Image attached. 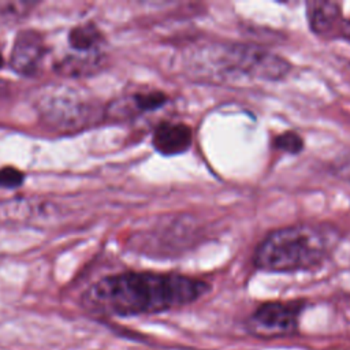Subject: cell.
<instances>
[{"mask_svg": "<svg viewBox=\"0 0 350 350\" xmlns=\"http://www.w3.org/2000/svg\"><path fill=\"white\" fill-rule=\"evenodd\" d=\"M302 308L304 304L301 301H271L261 304L247 320L249 331L264 338L291 335L297 331Z\"/></svg>", "mask_w": 350, "mask_h": 350, "instance_id": "cell-5", "label": "cell"}, {"mask_svg": "<svg viewBox=\"0 0 350 350\" xmlns=\"http://www.w3.org/2000/svg\"><path fill=\"white\" fill-rule=\"evenodd\" d=\"M306 18L310 30L323 38H336L345 16L340 7L331 1H309L306 3Z\"/></svg>", "mask_w": 350, "mask_h": 350, "instance_id": "cell-10", "label": "cell"}, {"mask_svg": "<svg viewBox=\"0 0 350 350\" xmlns=\"http://www.w3.org/2000/svg\"><path fill=\"white\" fill-rule=\"evenodd\" d=\"M31 7L33 3L26 1H0V23L23 16Z\"/></svg>", "mask_w": 350, "mask_h": 350, "instance_id": "cell-14", "label": "cell"}, {"mask_svg": "<svg viewBox=\"0 0 350 350\" xmlns=\"http://www.w3.org/2000/svg\"><path fill=\"white\" fill-rule=\"evenodd\" d=\"M168 103V96L160 90L137 92L118 98L107 108V115L115 120H126L146 112L156 111Z\"/></svg>", "mask_w": 350, "mask_h": 350, "instance_id": "cell-8", "label": "cell"}, {"mask_svg": "<svg viewBox=\"0 0 350 350\" xmlns=\"http://www.w3.org/2000/svg\"><path fill=\"white\" fill-rule=\"evenodd\" d=\"M336 38H340V40H346V41H350V19H343L339 30H338V36Z\"/></svg>", "mask_w": 350, "mask_h": 350, "instance_id": "cell-16", "label": "cell"}, {"mask_svg": "<svg viewBox=\"0 0 350 350\" xmlns=\"http://www.w3.org/2000/svg\"><path fill=\"white\" fill-rule=\"evenodd\" d=\"M273 146L282 152L290 153V154H298L304 150V139L302 137L295 131H284L273 139Z\"/></svg>", "mask_w": 350, "mask_h": 350, "instance_id": "cell-13", "label": "cell"}, {"mask_svg": "<svg viewBox=\"0 0 350 350\" xmlns=\"http://www.w3.org/2000/svg\"><path fill=\"white\" fill-rule=\"evenodd\" d=\"M152 145L163 156H176L193 145V130L182 122H160L152 134Z\"/></svg>", "mask_w": 350, "mask_h": 350, "instance_id": "cell-9", "label": "cell"}, {"mask_svg": "<svg viewBox=\"0 0 350 350\" xmlns=\"http://www.w3.org/2000/svg\"><path fill=\"white\" fill-rule=\"evenodd\" d=\"M206 56L211 68L224 77L279 81L291 68L284 57L252 44H220Z\"/></svg>", "mask_w": 350, "mask_h": 350, "instance_id": "cell-3", "label": "cell"}, {"mask_svg": "<svg viewBox=\"0 0 350 350\" xmlns=\"http://www.w3.org/2000/svg\"><path fill=\"white\" fill-rule=\"evenodd\" d=\"M342 239L329 223H297L268 232L253 254L257 269L276 273L308 271L321 265Z\"/></svg>", "mask_w": 350, "mask_h": 350, "instance_id": "cell-2", "label": "cell"}, {"mask_svg": "<svg viewBox=\"0 0 350 350\" xmlns=\"http://www.w3.org/2000/svg\"><path fill=\"white\" fill-rule=\"evenodd\" d=\"M25 180V174L14 167L0 168V187H19Z\"/></svg>", "mask_w": 350, "mask_h": 350, "instance_id": "cell-15", "label": "cell"}, {"mask_svg": "<svg viewBox=\"0 0 350 350\" xmlns=\"http://www.w3.org/2000/svg\"><path fill=\"white\" fill-rule=\"evenodd\" d=\"M41 119L52 129L75 131L96 116L97 105L86 92L67 85L45 86L36 100Z\"/></svg>", "mask_w": 350, "mask_h": 350, "instance_id": "cell-4", "label": "cell"}, {"mask_svg": "<svg viewBox=\"0 0 350 350\" xmlns=\"http://www.w3.org/2000/svg\"><path fill=\"white\" fill-rule=\"evenodd\" d=\"M46 55V45L41 33L25 29L21 30L12 44L10 53L11 68L23 77L38 72Z\"/></svg>", "mask_w": 350, "mask_h": 350, "instance_id": "cell-6", "label": "cell"}, {"mask_svg": "<svg viewBox=\"0 0 350 350\" xmlns=\"http://www.w3.org/2000/svg\"><path fill=\"white\" fill-rule=\"evenodd\" d=\"M104 53H67L55 62L56 72L67 77L92 75L103 66Z\"/></svg>", "mask_w": 350, "mask_h": 350, "instance_id": "cell-11", "label": "cell"}, {"mask_svg": "<svg viewBox=\"0 0 350 350\" xmlns=\"http://www.w3.org/2000/svg\"><path fill=\"white\" fill-rule=\"evenodd\" d=\"M209 288L206 282L187 275L129 271L93 283L83 293L82 304L104 314H152L189 305Z\"/></svg>", "mask_w": 350, "mask_h": 350, "instance_id": "cell-1", "label": "cell"}, {"mask_svg": "<svg viewBox=\"0 0 350 350\" xmlns=\"http://www.w3.org/2000/svg\"><path fill=\"white\" fill-rule=\"evenodd\" d=\"M67 41L75 53H103L101 46L104 44V37L98 27L92 22L74 26L68 31Z\"/></svg>", "mask_w": 350, "mask_h": 350, "instance_id": "cell-12", "label": "cell"}, {"mask_svg": "<svg viewBox=\"0 0 350 350\" xmlns=\"http://www.w3.org/2000/svg\"><path fill=\"white\" fill-rule=\"evenodd\" d=\"M4 66V59H3V56H1V52H0V68Z\"/></svg>", "mask_w": 350, "mask_h": 350, "instance_id": "cell-17", "label": "cell"}, {"mask_svg": "<svg viewBox=\"0 0 350 350\" xmlns=\"http://www.w3.org/2000/svg\"><path fill=\"white\" fill-rule=\"evenodd\" d=\"M52 208L46 201L30 197H12L0 201V227L26 226L49 217Z\"/></svg>", "mask_w": 350, "mask_h": 350, "instance_id": "cell-7", "label": "cell"}]
</instances>
